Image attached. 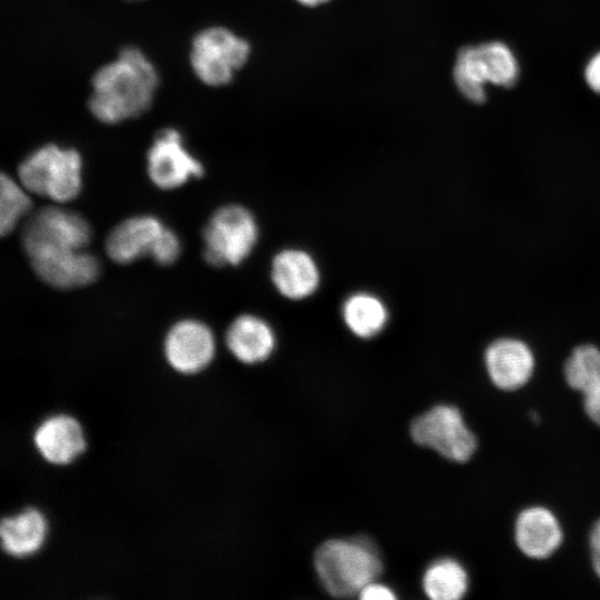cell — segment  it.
Returning <instances> with one entry per match:
<instances>
[{"label": "cell", "instance_id": "1", "mask_svg": "<svg viewBox=\"0 0 600 600\" xmlns=\"http://www.w3.org/2000/svg\"><path fill=\"white\" fill-rule=\"evenodd\" d=\"M158 83V72L143 52L126 47L93 73L89 111L106 124L137 118L150 108Z\"/></svg>", "mask_w": 600, "mask_h": 600}, {"label": "cell", "instance_id": "2", "mask_svg": "<svg viewBox=\"0 0 600 600\" xmlns=\"http://www.w3.org/2000/svg\"><path fill=\"white\" fill-rule=\"evenodd\" d=\"M313 561L326 591L339 598L358 594L382 571L377 549L364 538L328 540L316 550Z\"/></svg>", "mask_w": 600, "mask_h": 600}, {"label": "cell", "instance_id": "3", "mask_svg": "<svg viewBox=\"0 0 600 600\" xmlns=\"http://www.w3.org/2000/svg\"><path fill=\"white\" fill-rule=\"evenodd\" d=\"M82 160L72 148L44 144L26 157L18 168L20 183L32 193L59 203L76 199L82 187Z\"/></svg>", "mask_w": 600, "mask_h": 600}, {"label": "cell", "instance_id": "4", "mask_svg": "<svg viewBox=\"0 0 600 600\" xmlns=\"http://www.w3.org/2000/svg\"><path fill=\"white\" fill-rule=\"evenodd\" d=\"M202 238L203 257L210 266H239L256 247L259 227L246 207L227 204L209 218Z\"/></svg>", "mask_w": 600, "mask_h": 600}, {"label": "cell", "instance_id": "5", "mask_svg": "<svg viewBox=\"0 0 600 600\" xmlns=\"http://www.w3.org/2000/svg\"><path fill=\"white\" fill-rule=\"evenodd\" d=\"M250 54L247 40L223 27H209L198 32L191 42L190 66L204 84H228Z\"/></svg>", "mask_w": 600, "mask_h": 600}, {"label": "cell", "instance_id": "6", "mask_svg": "<svg viewBox=\"0 0 600 600\" xmlns=\"http://www.w3.org/2000/svg\"><path fill=\"white\" fill-rule=\"evenodd\" d=\"M91 240V228L79 213L59 207L37 211L22 232V244L30 258L84 250Z\"/></svg>", "mask_w": 600, "mask_h": 600}, {"label": "cell", "instance_id": "7", "mask_svg": "<svg viewBox=\"0 0 600 600\" xmlns=\"http://www.w3.org/2000/svg\"><path fill=\"white\" fill-rule=\"evenodd\" d=\"M410 434L416 443L459 463L470 460L478 448L460 410L449 404L434 406L413 419Z\"/></svg>", "mask_w": 600, "mask_h": 600}, {"label": "cell", "instance_id": "8", "mask_svg": "<svg viewBox=\"0 0 600 600\" xmlns=\"http://www.w3.org/2000/svg\"><path fill=\"white\" fill-rule=\"evenodd\" d=\"M147 172L154 186L171 190L202 177L203 167L184 148L180 132L166 128L157 133L148 150Z\"/></svg>", "mask_w": 600, "mask_h": 600}, {"label": "cell", "instance_id": "9", "mask_svg": "<svg viewBox=\"0 0 600 600\" xmlns=\"http://www.w3.org/2000/svg\"><path fill=\"white\" fill-rule=\"evenodd\" d=\"M214 336L211 329L196 319L174 323L164 339V354L178 372L192 374L204 369L213 359Z\"/></svg>", "mask_w": 600, "mask_h": 600}, {"label": "cell", "instance_id": "10", "mask_svg": "<svg viewBox=\"0 0 600 600\" xmlns=\"http://www.w3.org/2000/svg\"><path fill=\"white\" fill-rule=\"evenodd\" d=\"M484 363L489 378L497 388L514 391L530 380L534 357L526 342L516 338H500L486 349Z\"/></svg>", "mask_w": 600, "mask_h": 600}, {"label": "cell", "instance_id": "11", "mask_svg": "<svg viewBox=\"0 0 600 600\" xmlns=\"http://www.w3.org/2000/svg\"><path fill=\"white\" fill-rule=\"evenodd\" d=\"M270 278L276 290L292 301L311 297L321 281L317 261L309 252L298 248H287L274 254Z\"/></svg>", "mask_w": 600, "mask_h": 600}, {"label": "cell", "instance_id": "12", "mask_svg": "<svg viewBox=\"0 0 600 600\" xmlns=\"http://www.w3.org/2000/svg\"><path fill=\"white\" fill-rule=\"evenodd\" d=\"M37 276L51 287L73 289L97 280L100 266L86 250L57 252L30 258Z\"/></svg>", "mask_w": 600, "mask_h": 600}, {"label": "cell", "instance_id": "13", "mask_svg": "<svg viewBox=\"0 0 600 600\" xmlns=\"http://www.w3.org/2000/svg\"><path fill=\"white\" fill-rule=\"evenodd\" d=\"M164 228L158 218L150 214L128 218L110 231L106 251L112 261L121 264L150 257Z\"/></svg>", "mask_w": 600, "mask_h": 600}, {"label": "cell", "instance_id": "14", "mask_svg": "<svg viewBox=\"0 0 600 600\" xmlns=\"http://www.w3.org/2000/svg\"><path fill=\"white\" fill-rule=\"evenodd\" d=\"M33 441L41 457L58 466L76 460L87 446L80 423L67 414L46 419L37 428Z\"/></svg>", "mask_w": 600, "mask_h": 600}, {"label": "cell", "instance_id": "15", "mask_svg": "<svg viewBox=\"0 0 600 600\" xmlns=\"http://www.w3.org/2000/svg\"><path fill=\"white\" fill-rule=\"evenodd\" d=\"M226 344L236 359L246 364H256L272 354L277 338L263 318L244 313L230 323L226 332Z\"/></svg>", "mask_w": 600, "mask_h": 600}, {"label": "cell", "instance_id": "16", "mask_svg": "<svg viewBox=\"0 0 600 600\" xmlns=\"http://www.w3.org/2000/svg\"><path fill=\"white\" fill-rule=\"evenodd\" d=\"M516 542L519 549L533 559L551 556L562 542V530L554 514L542 507L521 511L516 520Z\"/></svg>", "mask_w": 600, "mask_h": 600}, {"label": "cell", "instance_id": "17", "mask_svg": "<svg viewBox=\"0 0 600 600\" xmlns=\"http://www.w3.org/2000/svg\"><path fill=\"white\" fill-rule=\"evenodd\" d=\"M567 383L583 396L587 416L600 427V349L593 344L574 348L563 368Z\"/></svg>", "mask_w": 600, "mask_h": 600}, {"label": "cell", "instance_id": "18", "mask_svg": "<svg viewBox=\"0 0 600 600\" xmlns=\"http://www.w3.org/2000/svg\"><path fill=\"white\" fill-rule=\"evenodd\" d=\"M46 534L47 521L43 514L33 508L4 518L0 526L3 550L18 558L36 553L43 544Z\"/></svg>", "mask_w": 600, "mask_h": 600}, {"label": "cell", "instance_id": "19", "mask_svg": "<svg viewBox=\"0 0 600 600\" xmlns=\"http://www.w3.org/2000/svg\"><path fill=\"white\" fill-rule=\"evenodd\" d=\"M341 317L347 329L359 339H371L383 331L389 321L386 303L368 291H357L346 298Z\"/></svg>", "mask_w": 600, "mask_h": 600}, {"label": "cell", "instance_id": "20", "mask_svg": "<svg viewBox=\"0 0 600 600\" xmlns=\"http://www.w3.org/2000/svg\"><path fill=\"white\" fill-rule=\"evenodd\" d=\"M422 588L432 600H458L468 590V576L463 567L453 559H440L431 563L423 573Z\"/></svg>", "mask_w": 600, "mask_h": 600}, {"label": "cell", "instance_id": "21", "mask_svg": "<svg viewBox=\"0 0 600 600\" xmlns=\"http://www.w3.org/2000/svg\"><path fill=\"white\" fill-rule=\"evenodd\" d=\"M453 80L459 91L471 102L486 101L487 72L478 46L460 49L453 67Z\"/></svg>", "mask_w": 600, "mask_h": 600}, {"label": "cell", "instance_id": "22", "mask_svg": "<svg viewBox=\"0 0 600 600\" xmlns=\"http://www.w3.org/2000/svg\"><path fill=\"white\" fill-rule=\"evenodd\" d=\"M489 83L511 87L519 77V64L512 50L501 41L478 44Z\"/></svg>", "mask_w": 600, "mask_h": 600}, {"label": "cell", "instance_id": "23", "mask_svg": "<svg viewBox=\"0 0 600 600\" xmlns=\"http://www.w3.org/2000/svg\"><path fill=\"white\" fill-rule=\"evenodd\" d=\"M28 190L2 173L0 180V232L10 233L31 208Z\"/></svg>", "mask_w": 600, "mask_h": 600}, {"label": "cell", "instance_id": "24", "mask_svg": "<svg viewBox=\"0 0 600 600\" xmlns=\"http://www.w3.org/2000/svg\"><path fill=\"white\" fill-rule=\"evenodd\" d=\"M181 253L179 237L168 228H164L151 252V258L160 266H169L177 261Z\"/></svg>", "mask_w": 600, "mask_h": 600}, {"label": "cell", "instance_id": "25", "mask_svg": "<svg viewBox=\"0 0 600 600\" xmlns=\"http://www.w3.org/2000/svg\"><path fill=\"white\" fill-rule=\"evenodd\" d=\"M362 600H394L396 594L389 587L374 581L366 584L358 593Z\"/></svg>", "mask_w": 600, "mask_h": 600}, {"label": "cell", "instance_id": "26", "mask_svg": "<svg viewBox=\"0 0 600 600\" xmlns=\"http://www.w3.org/2000/svg\"><path fill=\"white\" fill-rule=\"evenodd\" d=\"M584 80L593 92L600 94V51L588 61L584 68Z\"/></svg>", "mask_w": 600, "mask_h": 600}, {"label": "cell", "instance_id": "27", "mask_svg": "<svg viewBox=\"0 0 600 600\" xmlns=\"http://www.w3.org/2000/svg\"><path fill=\"white\" fill-rule=\"evenodd\" d=\"M589 543L591 553H600V519H598L589 536Z\"/></svg>", "mask_w": 600, "mask_h": 600}, {"label": "cell", "instance_id": "28", "mask_svg": "<svg viewBox=\"0 0 600 600\" xmlns=\"http://www.w3.org/2000/svg\"><path fill=\"white\" fill-rule=\"evenodd\" d=\"M592 567L600 579V553H591Z\"/></svg>", "mask_w": 600, "mask_h": 600}, {"label": "cell", "instance_id": "29", "mask_svg": "<svg viewBox=\"0 0 600 600\" xmlns=\"http://www.w3.org/2000/svg\"><path fill=\"white\" fill-rule=\"evenodd\" d=\"M298 2H300L301 4L303 6H308V7H316V6H319V4H322L329 0H297Z\"/></svg>", "mask_w": 600, "mask_h": 600}, {"label": "cell", "instance_id": "30", "mask_svg": "<svg viewBox=\"0 0 600 600\" xmlns=\"http://www.w3.org/2000/svg\"><path fill=\"white\" fill-rule=\"evenodd\" d=\"M128 1H138V0H128Z\"/></svg>", "mask_w": 600, "mask_h": 600}]
</instances>
